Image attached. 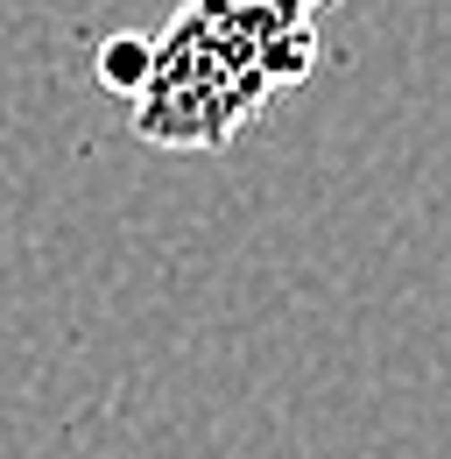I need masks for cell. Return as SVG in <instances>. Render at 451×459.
Returning a JSON list of instances; mask_svg holds the SVG:
<instances>
[{
    "label": "cell",
    "mask_w": 451,
    "mask_h": 459,
    "mask_svg": "<svg viewBox=\"0 0 451 459\" xmlns=\"http://www.w3.org/2000/svg\"><path fill=\"white\" fill-rule=\"evenodd\" d=\"M318 64L311 14L276 0H191L149 43V71L127 92L149 149H226L240 127L296 92Z\"/></svg>",
    "instance_id": "obj_1"
},
{
    "label": "cell",
    "mask_w": 451,
    "mask_h": 459,
    "mask_svg": "<svg viewBox=\"0 0 451 459\" xmlns=\"http://www.w3.org/2000/svg\"><path fill=\"white\" fill-rule=\"evenodd\" d=\"M99 71H106L113 92H134L141 71H149V43H141V36H113L106 50H99Z\"/></svg>",
    "instance_id": "obj_2"
},
{
    "label": "cell",
    "mask_w": 451,
    "mask_h": 459,
    "mask_svg": "<svg viewBox=\"0 0 451 459\" xmlns=\"http://www.w3.org/2000/svg\"><path fill=\"white\" fill-rule=\"evenodd\" d=\"M276 7H289V14H311V22H318V7H325V0H276Z\"/></svg>",
    "instance_id": "obj_3"
}]
</instances>
